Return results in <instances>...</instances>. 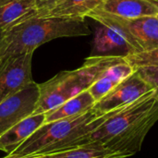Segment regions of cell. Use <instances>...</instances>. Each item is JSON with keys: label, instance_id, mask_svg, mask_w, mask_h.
<instances>
[{"label": "cell", "instance_id": "cell-19", "mask_svg": "<svg viewBox=\"0 0 158 158\" xmlns=\"http://www.w3.org/2000/svg\"><path fill=\"white\" fill-rule=\"evenodd\" d=\"M148 1H150L152 4H154V5L158 8V0H148Z\"/></svg>", "mask_w": 158, "mask_h": 158}, {"label": "cell", "instance_id": "cell-4", "mask_svg": "<svg viewBox=\"0 0 158 158\" xmlns=\"http://www.w3.org/2000/svg\"><path fill=\"white\" fill-rule=\"evenodd\" d=\"M92 81L77 69L57 73L52 79L39 85V99L33 115L46 114L52 111L77 94L87 90Z\"/></svg>", "mask_w": 158, "mask_h": 158}, {"label": "cell", "instance_id": "cell-7", "mask_svg": "<svg viewBox=\"0 0 158 158\" xmlns=\"http://www.w3.org/2000/svg\"><path fill=\"white\" fill-rule=\"evenodd\" d=\"M39 99V85L31 84L0 103V136L7 130L33 115Z\"/></svg>", "mask_w": 158, "mask_h": 158}, {"label": "cell", "instance_id": "cell-20", "mask_svg": "<svg viewBox=\"0 0 158 158\" xmlns=\"http://www.w3.org/2000/svg\"><path fill=\"white\" fill-rule=\"evenodd\" d=\"M157 18H158V14H157Z\"/></svg>", "mask_w": 158, "mask_h": 158}, {"label": "cell", "instance_id": "cell-16", "mask_svg": "<svg viewBox=\"0 0 158 158\" xmlns=\"http://www.w3.org/2000/svg\"><path fill=\"white\" fill-rule=\"evenodd\" d=\"M139 75L152 87L154 95L158 100V67H145L136 69Z\"/></svg>", "mask_w": 158, "mask_h": 158}, {"label": "cell", "instance_id": "cell-10", "mask_svg": "<svg viewBox=\"0 0 158 158\" xmlns=\"http://www.w3.org/2000/svg\"><path fill=\"white\" fill-rule=\"evenodd\" d=\"M105 0H56L51 6L37 12L34 18H69L84 19L100 7Z\"/></svg>", "mask_w": 158, "mask_h": 158}, {"label": "cell", "instance_id": "cell-12", "mask_svg": "<svg viewBox=\"0 0 158 158\" xmlns=\"http://www.w3.org/2000/svg\"><path fill=\"white\" fill-rule=\"evenodd\" d=\"M45 122V114L31 115L0 136V151L10 155Z\"/></svg>", "mask_w": 158, "mask_h": 158}, {"label": "cell", "instance_id": "cell-11", "mask_svg": "<svg viewBox=\"0 0 158 158\" xmlns=\"http://www.w3.org/2000/svg\"><path fill=\"white\" fill-rule=\"evenodd\" d=\"M36 14L34 0H0V31L6 33Z\"/></svg>", "mask_w": 158, "mask_h": 158}, {"label": "cell", "instance_id": "cell-8", "mask_svg": "<svg viewBox=\"0 0 158 158\" xmlns=\"http://www.w3.org/2000/svg\"><path fill=\"white\" fill-rule=\"evenodd\" d=\"M152 91H154L152 87L135 71L118 84L104 98L96 102L94 108L100 113H106L127 106Z\"/></svg>", "mask_w": 158, "mask_h": 158}, {"label": "cell", "instance_id": "cell-15", "mask_svg": "<svg viewBox=\"0 0 158 158\" xmlns=\"http://www.w3.org/2000/svg\"><path fill=\"white\" fill-rule=\"evenodd\" d=\"M125 60L135 69L145 67H158V47L125 56Z\"/></svg>", "mask_w": 158, "mask_h": 158}, {"label": "cell", "instance_id": "cell-17", "mask_svg": "<svg viewBox=\"0 0 158 158\" xmlns=\"http://www.w3.org/2000/svg\"><path fill=\"white\" fill-rule=\"evenodd\" d=\"M7 47H8V43L6 38V35L3 31H0V60L6 55Z\"/></svg>", "mask_w": 158, "mask_h": 158}, {"label": "cell", "instance_id": "cell-3", "mask_svg": "<svg viewBox=\"0 0 158 158\" xmlns=\"http://www.w3.org/2000/svg\"><path fill=\"white\" fill-rule=\"evenodd\" d=\"M91 31L82 19L32 18L5 33L8 55L33 53L40 45L64 37L86 36Z\"/></svg>", "mask_w": 158, "mask_h": 158}, {"label": "cell", "instance_id": "cell-14", "mask_svg": "<svg viewBox=\"0 0 158 158\" xmlns=\"http://www.w3.org/2000/svg\"><path fill=\"white\" fill-rule=\"evenodd\" d=\"M95 103V100L91 95L88 90L82 91L73 97L69 98L57 108L47 112L45 114L44 123H50L53 121L81 115L93 108Z\"/></svg>", "mask_w": 158, "mask_h": 158}, {"label": "cell", "instance_id": "cell-5", "mask_svg": "<svg viewBox=\"0 0 158 158\" xmlns=\"http://www.w3.org/2000/svg\"><path fill=\"white\" fill-rule=\"evenodd\" d=\"M32 54L8 55L6 50V55L0 60V103L33 81Z\"/></svg>", "mask_w": 158, "mask_h": 158}, {"label": "cell", "instance_id": "cell-1", "mask_svg": "<svg viewBox=\"0 0 158 158\" xmlns=\"http://www.w3.org/2000/svg\"><path fill=\"white\" fill-rule=\"evenodd\" d=\"M158 121V100L154 91L123 108L79 144H94L113 153L133 156L141 150L145 136Z\"/></svg>", "mask_w": 158, "mask_h": 158}, {"label": "cell", "instance_id": "cell-13", "mask_svg": "<svg viewBox=\"0 0 158 158\" xmlns=\"http://www.w3.org/2000/svg\"><path fill=\"white\" fill-rule=\"evenodd\" d=\"M101 10L123 19L157 16L158 8L148 0H105Z\"/></svg>", "mask_w": 158, "mask_h": 158}, {"label": "cell", "instance_id": "cell-2", "mask_svg": "<svg viewBox=\"0 0 158 158\" xmlns=\"http://www.w3.org/2000/svg\"><path fill=\"white\" fill-rule=\"evenodd\" d=\"M125 107L106 113H100L93 107L73 118L44 123L7 156L23 157L80 145V140L95 131L106 120Z\"/></svg>", "mask_w": 158, "mask_h": 158}, {"label": "cell", "instance_id": "cell-9", "mask_svg": "<svg viewBox=\"0 0 158 158\" xmlns=\"http://www.w3.org/2000/svg\"><path fill=\"white\" fill-rule=\"evenodd\" d=\"M101 26L96 28L94 39V49L97 53H107L115 50H125L126 55L136 53L134 44L129 35L116 23L106 19L94 10L88 16Z\"/></svg>", "mask_w": 158, "mask_h": 158}, {"label": "cell", "instance_id": "cell-18", "mask_svg": "<svg viewBox=\"0 0 158 158\" xmlns=\"http://www.w3.org/2000/svg\"><path fill=\"white\" fill-rule=\"evenodd\" d=\"M56 1V0H34V2H35V6H36V8H37V12L48 8V7L51 6Z\"/></svg>", "mask_w": 158, "mask_h": 158}, {"label": "cell", "instance_id": "cell-6", "mask_svg": "<svg viewBox=\"0 0 158 158\" xmlns=\"http://www.w3.org/2000/svg\"><path fill=\"white\" fill-rule=\"evenodd\" d=\"M94 11L106 19L116 23L125 31L132 41L136 53L149 51L158 47L157 16H146L137 19H123L106 13L99 7Z\"/></svg>", "mask_w": 158, "mask_h": 158}]
</instances>
